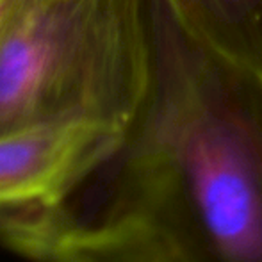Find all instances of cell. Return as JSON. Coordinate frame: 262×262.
<instances>
[{
	"instance_id": "1",
	"label": "cell",
	"mask_w": 262,
	"mask_h": 262,
	"mask_svg": "<svg viewBox=\"0 0 262 262\" xmlns=\"http://www.w3.org/2000/svg\"><path fill=\"white\" fill-rule=\"evenodd\" d=\"M150 90L118 148L57 209L128 227L173 262H262V79L189 39L148 2Z\"/></svg>"
},
{
	"instance_id": "2",
	"label": "cell",
	"mask_w": 262,
	"mask_h": 262,
	"mask_svg": "<svg viewBox=\"0 0 262 262\" xmlns=\"http://www.w3.org/2000/svg\"><path fill=\"white\" fill-rule=\"evenodd\" d=\"M152 70L146 0H9L0 34V134L57 121L125 134Z\"/></svg>"
},
{
	"instance_id": "3",
	"label": "cell",
	"mask_w": 262,
	"mask_h": 262,
	"mask_svg": "<svg viewBox=\"0 0 262 262\" xmlns=\"http://www.w3.org/2000/svg\"><path fill=\"white\" fill-rule=\"evenodd\" d=\"M123 132L57 121L0 134V221L57 209L118 148Z\"/></svg>"
},
{
	"instance_id": "4",
	"label": "cell",
	"mask_w": 262,
	"mask_h": 262,
	"mask_svg": "<svg viewBox=\"0 0 262 262\" xmlns=\"http://www.w3.org/2000/svg\"><path fill=\"white\" fill-rule=\"evenodd\" d=\"M0 239L39 262H173L128 227H79L52 212L0 221Z\"/></svg>"
},
{
	"instance_id": "5",
	"label": "cell",
	"mask_w": 262,
	"mask_h": 262,
	"mask_svg": "<svg viewBox=\"0 0 262 262\" xmlns=\"http://www.w3.org/2000/svg\"><path fill=\"white\" fill-rule=\"evenodd\" d=\"M159 2L196 45L262 79V0Z\"/></svg>"
},
{
	"instance_id": "6",
	"label": "cell",
	"mask_w": 262,
	"mask_h": 262,
	"mask_svg": "<svg viewBox=\"0 0 262 262\" xmlns=\"http://www.w3.org/2000/svg\"><path fill=\"white\" fill-rule=\"evenodd\" d=\"M7 6H9V0H0V34H2V25H4V18H6Z\"/></svg>"
}]
</instances>
